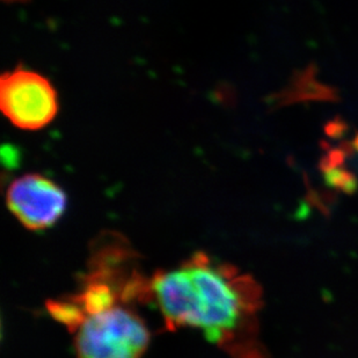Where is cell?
Wrapping results in <instances>:
<instances>
[{
	"mask_svg": "<svg viewBox=\"0 0 358 358\" xmlns=\"http://www.w3.org/2000/svg\"><path fill=\"white\" fill-rule=\"evenodd\" d=\"M149 283L131 247L99 241L78 290L48 301V311L73 334L77 358H142L151 331L137 305L148 303Z\"/></svg>",
	"mask_w": 358,
	"mask_h": 358,
	"instance_id": "obj_1",
	"label": "cell"
},
{
	"mask_svg": "<svg viewBox=\"0 0 358 358\" xmlns=\"http://www.w3.org/2000/svg\"><path fill=\"white\" fill-rule=\"evenodd\" d=\"M257 285L230 264L197 252L178 267L150 278V303L166 329L195 328L234 358H248L241 343L257 308Z\"/></svg>",
	"mask_w": 358,
	"mask_h": 358,
	"instance_id": "obj_2",
	"label": "cell"
},
{
	"mask_svg": "<svg viewBox=\"0 0 358 358\" xmlns=\"http://www.w3.org/2000/svg\"><path fill=\"white\" fill-rule=\"evenodd\" d=\"M0 109L15 128L38 131L58 115L57 91L44 76L20 65L1 76Z\"/></svg>",
	"mask_w": 358,
	"mask_h": 358,
	"instance_id": "obj_3",
	"label": "cell"
},
{
	"mask_svg": "<svg viewBox=\"0 0 358 358\" xmlns=\"http://www.w3.org/2000/svg\"><path fill=\"white\" fill-rule=\"evenodd\" d=\"M10 213L31 231L47 230L64 215L68 197L57 183L47 176L29 173L10 182L6 193Z\"/></svg>",
	"mask_w": 358,
	"mask_h": 358,
	"instance_id": "obj_4",
	"label": "cell"
},
{
	"mask_svg": "<svg viewBox=\"0 0 358 358\" xmlns=\"http://www.w3.org/2000/svg\"><path fill=\"white\" fill-rule=\"evenodd\" d=\"M345 122H342L341 120H334V121L329 122L326 125V132L329 136L341 135L342 132L345 131Z\"/></svg>",
	"mask_w": 358,
	"mask_h": 358,
	"instance_id": "obj_5",
	"label": "cell"
},
{
	"mask_svg": "<svg viewBox=\"0 0 358 358\" xmlns=\"http://www.w3.org/2000/svg\"><path fill=\"white\" fill-rule=\"evenodd\" d=\"M5 3H27L28 0H3Z\"/></svg>",
	"mask_w": 358,
	"mask_h": 358,
	"instance_id": "obj_6",
	"label": "cell"
},
{
	"mask_svg": "<svg viewBox=\"0 0 358 358\" xmlns=\"http://www.w3.org/2000/svg\"><path fill=\"white\" fill-rule=\"evenodd\" d=\"M354 145H355L356 149L358 150V135L356 136L355 141H354Z\"/></svg>",
	"mask_w": 358,
	"mask_h": 358,
	"instance_id": "obj_7",
	"label": "cell"
}]
</instances>
